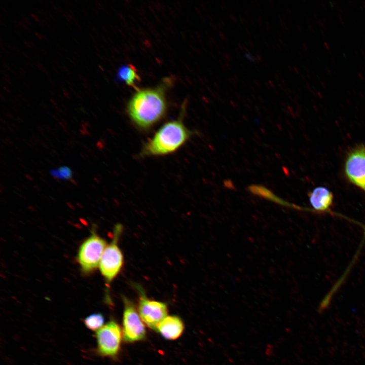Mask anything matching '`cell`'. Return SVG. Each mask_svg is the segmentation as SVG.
I'll list each match as a JSON object with an SVG mask.
<instances>
[{
  "label": "cell",
  "mask_w": 365,
  "mask_h": 365,
  "mask_svg": "<svg viewBox=\"0 0 365 365\" xmlns=\"http://www.w3.org/2000/svg\"><path fill=\"white\" fill-rule=\"evenodd\" d=\"M84 322L88 328L92 331H96L103 326L104 317L100 313H94L86 317Z\"/></svg>",
  "instance_id": "13"
},
{
  "label": "cell",
  "mask_w": 365,
  "mask_h": 365,
  "mask_svg": "<svg viewBox=\"0 0 365 365\" xmlns=\"http://www.w3.org/2000/svg\"><path fill=\"white\" fill-rule=\"evenodd\" d=\"M322 22H323V23H324L325 25H326L327 24V21L326 19L325 18H323H323H322Z\"/></svg>",
  "instance_id": "27"
},
{
  "label": "cell",
  "mask_w": 365,
  "mask_h": 365,
  "mask_svg": "<svg viewBox=\"0 0 365 365\" xmlns=\"http://www.w3.org/2000/svg\"><path fill=\"white\" fill-rule=\"evenodd\" d=\"M312 88H313V90L315 92H317V89H316V88L315 86H313V87H312Z\"/></svg>",
  "instance_id": "46"
},
{
  "label": "cell",
  "mask_w": 365,
  "mask_h": 365,
  "mask_svg": "<svg viewBox=\"0 0 365 365\" xmlns=\"http://www.w3.org/2000/svg\"><path fill=\"white\" fill-rule=\"evenodd\" d=\"M331 62H332V63H333V64H336V61H335V59H334L333 58H331Z\"/></svg>",
  "instance_id": "35"
},
{
  "label": "cell",
  "mask_w": 365,
  "mask_h": 365,
  "mask_svg": "<svg viewBox=\"0 0 365 365\" xmlns=\"http://www.w3.org/2000/svg\"><path fill=\"white\" fill-rule=\"evenodd\" d=\"M274 92H275V93H279L278 91H277V90H276V91L274 90Z\"/></svg>",
  "instance_id": "55"
},
{
  "label": "cell",
  "mask_w": 365,
  "mask_h": 365,
  "mask_svg": "<svg viewBox=\"0 0 365 365\" xmlns=\"http://www.w3.org/2000/svg\"><path fill=\"white\" fill-rule=\"evenodd\" d=\"M338 11H339V12L340 13H341V14H344L343 11L342 10V9L341 8H340L339 7V8H338Z\"/></svg>",
  "instance_id": "28"
},
{
  "label": "cell",
  "mask_w": 365,
  "mask_h": 365,
  "mask_svg": "<svg viewBox=\"0 0 365 365\" xmlns=\"http://www.w3.org/2000/svg\"><path fill=\"white\" fill-rule=\"evenodd\" d=\"M246 56L251 61H255L256 60L249 53H246Z\"/></svg>",
  "instance_id": "16"
},
{
  "label": "cell",
  "mask_w": 365,
  "mask_h": 365,
  "mask_svg": "<svg viewBox=\"0 0 365 365\" xmlns=\"http://www.w3.org/2000/svg\"><path fill=\"white\" fill-rule=\"evenodd\" d=\"M289 70H290L291 71H293V69H291V68L290 67V66H289Z\"/></svg>",
  "instance_id": "56"
},
{
  "label": "cell",
  "mask_w": 365,
  "mask_h": 365,
  "mask_svg": "<svg viewBox=\"0 0 365 365\" xmlns=\"http://www.w3.org/2000/svg\"><path fill=\"white\" fill-rule=\"evenodd\" d=\"M257 60H258V61H262L263 60L261 56L260 55H259V54H257Z\"/></svg>",
  "instance_id": "22"
},
{
  "label": "cell",
  "mask_w": 365,
  "mask_h": 365,
  "mask_svg": "<svg viewBox=\"0 0 365 365\" xmlns=\"http://www.w3.org/2000/svg\"><path fill=\"white\" fill-rule=\"evenodd\" d=\"M354 53L358 57L360 56L359 53L357 50H354Z\"/></svg>",
  "instance_id": "31"
},
{
  "label": "cell",
  "mask_w": 365,
  "mask_h": 365,
  "mask_svg": "<svg viewBox=\"0 0 365 365\" xmlns=\"http://www.w3.org/2000/svg\"><path fill=\"white\" fill-rule=\"evenodd\" d=\"M248 43H249L250 46L251 48H253L254 47V44L252 42V41H251L250 40H249V41H248Z\"/></svg>",
  "instance_id": "24"
},
{
  "label": "cell",
  "mask_w": 365,
  "mask_h": 365,
  "mask_svg": "<svg viewBox=\"0 0 365 365\" xmlns=\"http://www.w3.org/2000/svg\"><path fill=\"white\" fill-rule=\"evenodd\" d=\"M317 23L323 29H327V26L325 25L322 21V19H319L317 20Z\"/></svg>",
  "instance_id": "15"
},
{
  "label": "cell",
  "mask_w": 365,
  "mask_h": 365,
  "mask_svg": "<svg viewBox=\"0 0 365 365\" xmlns=\"http://www.w3.org/2000/svg\"><path fill=\"white\" fill-rule=\"evenodd\" d=\"M352 93H354V94H356V90H355L354 89H352Z\"/></svg>",
  "instance_id": "44"
},
{
  "label": "cell",
  "mask_w": 365,
  "mask_h": 365,
  "mask_svg": "<svg viewBox=\"0 0 365 365\" xmlns=\"http://www.w3.org/2000/svg\"><path fill=\"white\" fill-rule=\"evenodd\" d=\"M297 27L298 28V29L299 30H302V29H301L302 28H301V26H299V25H297Z\"/></svg>",
  "instance_id": "47"
},
{
  "label": "cell",
  "mask_w": 365,
  "mask_h": 365,
  "mask_svg": "<svg viewBox=\"0 0 365 365\" xmlns=\"http://www.w3.org/2000/svg\"><path fill=\"white\" fill-rule=\"evenodd\" d=\"M282 82L283 83V84H284L285 86L286 85V83L285 82H284V81L282 80Z\"/></svg>",
  "instance_id": "51"
},
{
  "label": "cell",
  "mask_w": 365,
  "mask_h": 365,
  "mask_svg": "<svg viewBox=\"0 0 365 365\" xmlns=\"http://www.w3.org/2000/svg\"><path fill=\"white\" fill-rule=\"evenodd\" d=\"M357 75L361 80H363L364 79L363 76L361 73H358Z\"/></svg>",
  "instance_id": "26"
},
{
  "label": "cell",
  "mask_w": 365,
  "mask_h": 365,
  "mask_svg": "<svg viewBox=\"0 0 365 365\" xmlns=\"http://www.w3.org/2000/svg\"><path fill=\"white\" fill-rule=\"evenodd\" d=\"M363 41L365 42V36H363Z\"/></svg>",
  "instance_id": "57"
},
{
  "label": "cell",
  "mask_w": 365,
  "mask_h": 365,
  "mask_svg": "<svg viewBox=\"0 0 365 365\" xmlns=\"http://www.w3.org/2000/svg\"><path fill=\"white\" fill-rule=\"evenodd\" d=\"M294 69L295 71L297 74H299V71L297 67H294Z\"/></svg>",
  "instance_id": "33"
},
{
  "label": "cell",
  "mask_w": 365,
  "mask_h": 365,
  "mask_svg": "<svg viewBox=\"0 0 365 365\" xmlns=\"http://www.w3.org/2000/svg\"><path fill=\"white\" fill-rule=\"evenodd\" d=\"M313 14H314V16L315 18L316 19H318V15H317V14L316 13H315V12L313 13Z\"/></svg>",
  "instance_id": "42"
},
{
  "label": "cell",
  "mask_w": 365,
  "mask_h": 365,
  "mask_svg": "<svg viewBox=\"0 0 365 365\" xmlns=\"http://www.w3.org/2000/svg\"><path fill=\"white\" fill-rule=\"evenodd\" d=\"M324 45L327 50H330L329 45H328V44L326 42L324 43Z\"/></svg>",
  "instance_id": "23"
},
{
  "label": "cell",
  "mask_w": 365,
  "mask_h": 365,
  "mask_svg": "<svg viewBox=\"0 0 365 365\" xmlns=\"http://www.w3.org/2000/svg\"><path fill=\"white\" fill-rule=\"evenodd\" d=\"M304 68H305V71L307 72V74H309V69L308 68H307L306 67H304Z\"/></svg>",
  "instance_id": "39"
},
{
  "label": "cell",
  "mask_w": 365,
  "mask_h": 365,
  "mask_svg": "<svg viewBox=\"0 0 365 365\" xmlns=\"http://www.w3.org/2000/svg\"><path fill=\"white\" fill-rule=\"evenodd\" d=\"M50 174L55 178L64 180H73V173L71 169L67 166H61L57 168L52 169Z\"/></svg>",
  "instance_id": "14"
},
{
  "label": "cell",
  "mask_w": 365,
  "mask_h": 365,
  "mask_svg": "<svg viewBox=\"0 0 365 365\" xmlns=\"http://www.w3.org/2000/svg\"><path fill=\"white\" fill-rule=\"evenodd\" d=\"M248 190L252 194L262 197L273 202L285 206L295 207V205L284 201L274 194L271 191L261 185H251L248 187Z\"/></svg>",
  "instance_id": "11"
},
{
  "label": "cell",
  "mask_w": 365,
  "mask_h": 365,
  "mask_svg": "<svg viewBox=\"0 0 365 365\" xmlns=\"http://www.w3.org/2000/svg\"><path fill=\"white\" fill-rule=\"evenodd\" d=\"M322 6L323 7V8H324V9H326L327 7H326V5H325V4H324L323 3H322Z\"/></svg>",
  "instance_id": "45"
},
{
  "label": "cell",
  "mask_w": 365,
  "mask_h": 365,
  "mask_svg": "<svg viewBox=\"0 0 365 365\" xmlns=\"http://www.w3.org/2000/svg\"><path fill=\"white\" fill-rule=\"evenodd\" d=\"M239 47L241 50H245V51L247 50V48L245 46H244V45L239 44Z\"/></svg>",
  "instance_id": "20"
},
{
  "label": "cell",
  "mask_w": 365,
  "mask_h": 365,
  "mask_svg": "<svg viewBox=\"0 0 365 365\" xmlns=\"http://www.w3.org/2000/svg\"><path fill=\"white\" fill-rule=\"evenodd\" d=\"M317 94L320 98H322V95L320 92L317 91Z\"/></svg>",
  "instance_id": "36"
},
{
  "label": "cell",
  "mask_w": 365,
  "mask_h": 365,
  "mask_svg": "<svg viewBox=\"0 0 365 365\" xmlns=\"http://www.w3.org/2000/svg\"><path fill=\"white\" fill-rule=\"evenodd\" d=\"M344 171L348 180L365 193V145H357L347 153Z\"/></svg>",
  "instance_id": "6"
},
{
  "label": "cell",
  "mask_w": 365,
  "mask_h": 365,
  "mask_svg": "<svg viewBox=\"0 0 365 365\" xmlns=\"http://www.w3.org/2000/svg\"><path fill=\"white\" fill-rule=\"evenodd\" d=\"M320 84L321 85V86H322L323 88H326L325 84L323 82H320Z\"/></svg>",
  "instance_id": "34"
},
{
  "label": "cell",
  "mask_w": 365,
  "mask_h": 365,
  "mask_svg": "<svg viewBox=\"0 0 365 365\" xmlns=\"http://www.w3.org/2000/svg\"><path fill=\"white\" fill-rule=\"evenodd\" d=\"M124 312L123 316V336L125 341L134 342L145 338L146 331L138 311L133 303L123 296Z\"/></svg>",
  "instance_id": "7"
},
{
  "label": "cell",
  "mask_w": 365,
  "mask_h": 365,
  "mask_svg": "<svg viewBox=\"0 0 365 365\" xmlns=\"http://www.w3.org/2000/svg\"><path fill=\"white\" fill-rule=\"evenodd\" d=\"M167 340H173L179 338L184 330L181 319L172 315L165 317L157 326L156 329Z\"/></svg>",
  "instance_id": "10"
},
{
  "label": "cell",
  "mask_w": 365,
  "mask_h": 365,
  "mask_svg": "<svg viewBox=\"0 0 365 365\" xmlns=\"http://www.w3.org/2000/svg\"><path fill=\"white\" fill-rule=\"evenodd\" d=\"M135 287L139 296V314L149 327L156 330L158 324L167 316V305L163 302L149 299L140 285L136 284Z\"/></svg>",
  "instance_id": "8"
},
{
  "label": "cell",
  "mask_w": 365,
  "mask_h": 365,
  "mask_svg": "<svg viewBox=\"0 0 365 365\" xmlns=\"http://www.w3.org/2000/svg\"><path fill=\"white\" fill-rule=\"evenodd\" d=\"M303 47L304 49L306 51H307L308 50V48L306 44H303Z\"/></svg>",
  "instance_id": "25"
},
{
  "label": "cell",
  "mask_w": 365,
  "mask_h": 365,
  "mask_svg": "<svg viewBox=\"0 0 365 365\" xmlns=\"http://www.w3.org/2000/svg\"><path fill=\"white\" fill-rule=\"evenodd\" d=\"M309 200L313 211H330L333 203L332 192L325 187H318L308 194Z\"/></svg>",
  "instance_id": "9"
},
{
  "label": "cell",
  "mask_w": 365,
  "mask_h": 365,
  "mask_svg": "<svg viewBox=\"0 0 365 365\" xmlns=\"http://www.w3.org/2000/svg\"><path fill=\"white\" fill-rule=\"evenodd\" d=\"M268 82L270 83V86L273 87L274 84V83L271 81H269Z\"/></svg>",
  "instance_id": "38"
},
{
  "label": "cell",
  "mask_w": 365,
  "mask_h": 365,
  "mask_svg": "<svg viewBox=\"0 0 365 365\" xmlns=\"http://www.w3.org/2000/svg\"><path fill=\"white\" fill-rule=\"evenodd\" d=\"M298 91L300 93H303V91H302V90L301 88H298Z\"/></svg>",
  "instance_id": "41"
},
{
  "label": "cell",
  "mask_w": 365,
  "mask_h": 365,
  "mask_svg": "<svg viewBox=\"0 0 365 365\" xmlns=\"http://www.w3.org/2000/svg\"><path fill=\"white\" fill-rule=\"evenodd\" d=\"M320 32H321V34H322L323 36H325V32H324V31L322 29H320Z\"/></svg>",
  "instance_id": "37"
},
{
  "label": "cell",
  "mask_w": 365,
  "mask_h": 365,
  "mask_svg": "<svg viewBox=\"0 0 365 365\" xmlns=\"http://www.w3.org/2000/svg\"><path fill=\"white\" fill-rule=\"evenodd\" d=\"M346 92L349 95H350L351 93V91L349 90H347Z\"/></svg>",
  "instance_id": "48"
},
{
  "label": "cell",
  "mask_w": 365,
  "mask_h": 365,
  "mask_svg": "<svg viewBox=\"0 0 365 365\" xmlns=\"http://www.w3.org/2000/svg\"><path fill=\"white\" fill-rule=\"evenodd\" d=\"M184 110L182 107L178 118L164 123L144 143L139 153L140 157L170 155L178 150L189 140L193 133L183 121Z\"/></svg>",
  "instance_id": "2"
},
{
  "label": "cell",
  "mask_w": 365,
  "mask_h": 365,
  "mask_svg": "<svg viewBox=\"0 0 365 365\" xmlns=\"http://www.w3.org/2000/svg\"><path fill=\"white\" fill-rule=\"evenodd\" d=\"M347 3H348V4L349 5H350L351 6L352 5V2H351V1L348 0V1H347Z\"/></svg>",
  "instance_id": "40"
},
{
  "label": "cell",
  "mask_w": 365,
  "mask_h": 365,
  "mask_svg": "<svg viewBox=\"0 0 365 365\" xmlns=\"http://www.w3.org/2000/svg\"><path fill=\"white\" fill-rule=\"evenodd\" d=\"M107 245L106 240L93 227L90 235L83 241L78 250L77 260L83 274H92L99 267Z\"/></svg>",
  "instance_id": "3"
},
{
  "label": "cell",
  "mask_w": 365,
  "mask_h": 365,
  "mask_svg": "<svg viewBox=\"0 0 365 365\" xmlns=\"http://www.w3.org/2000/svg\"><path fill=\"white\" fill-rule=\"evenodd\" d=\"M117 78L133 88H136V83L140 79L136 69L133 65L130 64L124 65L119 69Z\"/></svg>",
  "instance_id": "12"
},
{
  "label": "cell",
  "mask_w": 365,
  "mask_h": 365,
  "mask_svg": "<svg viewBox=\"0 0 365 365\" xmlns=\"http://www.w3.org/2000/svg\"><path fill=\"white\" fill-rule=\"evenodd\" d=\"M253 82L256 85V86H257L258 87H260V86H261L260 84H259V83L257 81H254Z\"/></svg>",
  "instance_id": "30"
},
{
  "label": "cell",
  "mask_w": 365,
  "mask_h": 365,
  "mask_svg": "<svg viewBox=\"0 0 365 365\" xmlns=\"http://www.w3.org/2000/svg\"><path fill=\"white\" fill-rule=\"evenodd\" d=\"M230 18L231 21H232V22L233 23H236V20H236V18L234 16H233V15H230Z\"/></svg>",
  "instance_id": "17"
},
{
  "label": "cell",
  "mask_w": 365,
  "mask_h": 365,
  "mask_svg": "<svg viewBox=\"0 0 365 365\" xmlns=\"http://www.w3.org/2000/svg\"><path fill=\"white\" fill-rule=\"evenodd\" d=\"M278 86L280 87L281 89H282V87H281V85L278 84Z\"/></svg>",
  "instance_id": "54"
},
{
  "label": "cell",
  "mask_w": 365,
  "mask_h": 365,
  "mask_svg": "<svg viewBox=\"0 0 365 365\" xmlns=\"http://www.w3.org/2000/svg\"><path fill=\"white\" fill-rule=\"evenodd\" d=\"M325 70L326 72L330 76H332L333 75V73H332V71L331 70V69H330L329 68H328V67H325Z\"/></svg>",
  "instance_id": "18"
},
{
  "label": "cell",
  "mask_w": 365,
  "mask_h": 365,
  "mask_svg": "<svg viewBox=\"0 0 365 365\" xmlns=\"http://www.w3.org/2000/svg\"><path fill=\"white\" fill-rule=\"evenodd\" d=\"M360 9L365 11V2L364 1L361 2V5L360 6Z\"/></svg>",
  "instance_id": "19"
},
{
  "label": "cell",
  "mask_w": 365,
  "mask_h": 365,
  "mask_svg": "<svg viewBox=\"0 0 365 365\" xmlns=\"http://www.w3.org/2000/svg\"><path fill=\"white\" fill-rule=\"evenodd\" d=\"M170 80L154 88L138 89L128 101L127 113L138 129L147 131L165 116L167 103L165 90Z\"/></svg>",
  "instance_id": "1"
},
{
  "label": "cell",
  "mask_w": 365,
  "mask_h": 365,
  "mask_svg": "<svg viewBox=\"0 0 365 365\" xmlns=\"http://www.w3.org/2000/svg\"><path fill=\"white\" fill-rule=\"evenodd\" d=\"M307 78H308L309 80H311V76H310V75H309V74H307Z\"/></svg>",
  "instance_id": "43"
},
{
  "label": "cell",
  "mask_w": 365,
  "mask_h": 365,
  "mask_svg": "<svg viewBox=\"0 0 365 365\" xmlns=\"http://www.w3.org/2000/svg\"><path fill=\"white\" fill-rule=\"evenodd\" d=\"M334 71V74H335L336 75H337V71H336V70H334V71Z\"/></svg>",
  "instance_id": "53"
},
{
  "label": "cell",
  "mask_w": 365,
  "mask_h": 365,
  "mask_svg": "<svg viewBox=\"0 0 365 365\" xmlns=\"http://www.w3.org/2000/svg\"><path fill=\"white\" fill-rule=\"evenodd\" d=\"M308 27L311 31H313V27L310 23L309 24Z\"/></svg>",
  "instance_id": "29"
},
{
  "label": "cell",
  "mask_w": 365,
  "mask_h": 365,
  "mask_svg": "<svg viewBox=\"0 0 365 365\" xmlns=\"http://www.w3.org/2000/svg\"><path fill=\"white\" fill-rule=\"evenodd\" d=\"M299 55L301 57H302L303 56V55L301 52H299Z\"/></svg>",
  "instance_id": "52"
},
{
  "label": "cell",
  "mask_w": 365,
  "mask_h": 365,
  "mask_svg": "<svg viewBox=\"0 0 365 365\" xmlns=\"http://www.w3.org/2000/svg\"><path fill=\"white\" fill-rule=\"evenodd\" d=\"M224 58H225H225L227 59V60H228V61H230V60L232 59L231 58V57L230 56V55H228V54H225V55L224 56Z\"/></svg>",
  "instance_id": "21"
},
{
  "label": "cell",
  "mask_w": 365,
  "mask_h": 365,
  "mask_svg": "<svg viewBox=\"0 0 365 365\" xmlns=\"http://www.w3.org/2000/svg\"><path fill=\"white\" fill-rule=\"evenodd\" d=\"M122 230L121 224H118L115 226L112 240L105 248L99 263L100 272L107 288L120 272L123 265V255L119 246Z\"/></svg>",
  "instance_id": "4"
},
{
  "label": "cell",
  "mask_w": 365,
  "mask_h": 365,
  "mask_svg": "<svg viewBox=\"0 0 365 365\" xmlns=\"http://www.w3.org/2000/svg\"><path fill=\"white\" fill-rule=\"evenodd\" d=\"M339 18L340 21L342 23H343V19L341 15H339Z\"/></svg>",
  "instance_id": "32"
},
{
  "label": "cell",
  "mask_w": 365,
  "mask_h": 365,
  "mask_svg": "<svg viewBox=\"0 0 365 365\" xmlns=\"http://www.w3.org/2000/svg\"><path fill=\"white\" fill-rule=\"evenodd\" d=\"M360 67L362 69H364V67L362 64H360Z\"/></svg>",
  "instance_id": "49"
},
{
  "label": "cell",
  "mask_w": 365,
  "mask_h": 365,
  "mask_svg": "<svg viewBox=\"0 0 365 365\" xmlns=\"http://www.w3.org/2000/svg\"><path fill=\"white\" fill-rule=\"evenodd\" d=\"M301 76L302 78L304 80H305V79H306V78H305V76H304L303 75H301Z\"/></svg>",
  "instance_id": "50"
},
{
  "label": "cell",
  "mask_w": 365,
  "mask_h": 365,
  "mask_svg": "<svg viewBox=\"0 0 365 365\" xmlns=\"http://www.w3.org/2000/svg\"><path fill=\"white\" fill-rule=\"evenodd\" d=\"M122 335L117 322H108L96 333L97 353L102 356L116 357L120 349Z\"/></svg>",
  "instance_id": "5"
}]
</instances>
